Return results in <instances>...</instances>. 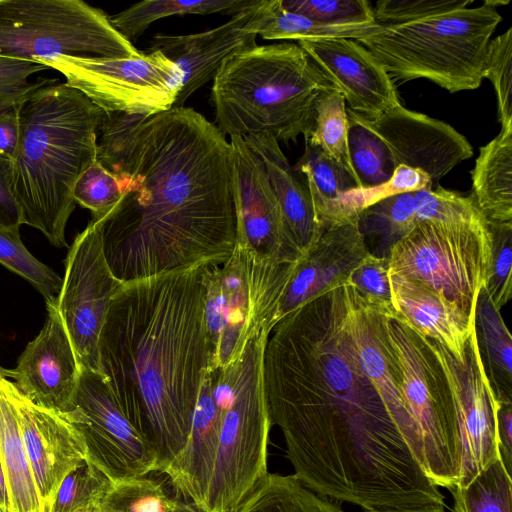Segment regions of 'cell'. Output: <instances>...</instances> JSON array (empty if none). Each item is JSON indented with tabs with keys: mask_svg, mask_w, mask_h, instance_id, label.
Wrapping results in <instances>:
<instances>
[{
	"mask_svg": "<svg viewBox=\"0 0 512 512\" xmlns=\"http://www.w3.org/2000/svg\"><path fill=\"white\" fill-rule=\"evenodd\" d=\"M263 384L293 475L315 493L365 512L445 505L361 367L346 285L275 325L264 352Z\"/></svg>",
	"mask_w": 512,
	"mask_h": 512,
	"instance_id": "1",
	"label": "cell"
},
{
	"mask_svg": "<svg viewBox=\"0 0 512 512\" xmlns=\"http://www.w3.org/2000/svg\"><path fill=\"white\" fill-rule=\"evenodd\" d=\"M97 160L121 198L97 223L116 278L131 282L232 254L236 217L231 146L218 127L188 107L150 116L105 113Z\"/></svg>",
	"mask_w": 512,
	"mask_h": 512,
	"instance_id": "2",
	"label": "cell"
},
{
	"mask_svg": "<svg viewBox=\"0 0 512 512\" xmlns=\"http://www.w3.org/2000/svg\"><path fill=\"white\" fill-rule=\"evenodd\" d=\"M208 266L125 282L110 303L99 336L100 373L154 447L160 473L186 444L209 370L204 316Z\"/></svg>",
	"mask_w": 512,
	"mask_h": 512,
	"instance_id": "3",
	"label": "cell"
},
{
	"mask_svg": "<svg viewBox=\"0 0 512 512\" xmlns=\"http://www.w3.org/2000/svg\"><path fill=\"white\" fill-rule=\"evenodd\" d=\"M105 112L66 82L48 79L20 109V139L12 160L13 193L22 224L58 248L69 247L66 225L75 183L97 159Z\"/></svg>",
	"mask_w": 512,
	"mask_h": 512,
	"instance_id": "4",
	"label": "cell"
},
{
	"mask_svg": "<svg viewBox=\"0 0 512 512\" xmlns=\"http://www.w3.org/2000/svg\"><path fill=\"white\" fill-rule=\"evenodd\" d=\"M332 89L297 43L254 44L227 57L213 78L215 125L230 137L267 133L284 143L300 135L306 139L318 101Z\"/></svg>",
	"mask_w": 512,
	"mask_h": 512,
	"instance_id": "5",
	"label": "cell"
},
{
	"mask_svg": "<svg viewBox=\"0 0 512 512\" xmlns=\"http://www.w3.org/2000/svg\"><path fill=\"white\" fill-rule=\"evenodd\" d=\"M504 1H484L423 20L380 27L355 39L381 63L393 83L424 78L456 93L477 89L484 79L491 37Z\"/></svg>",
	"mask_w": 512,
	"mask_h": 512,
	"instance_id": "6",
	"label": "cell"
},
{
	"mask_svg": "<svg viewBox=\"0 0 512 512\" xmlns=\"http://www.w3.org/2000/svg\"><path fill=\"white\" fill-rule=\"evenodd\" d=\"M269 326L261 328L230 364L209 370L220 410L216 460L203 512H235L268 474L271 420L263 384Z\"/></svg>",
	"mask_w": 512,
	"mask_h": 512,
	"instance_id": "7",
	"label": "cell"
},
{
	"mask_svg": "<svg viewBox=\"0 0 512 512\" xmlns=\"http://www.w3.org/2000/svg\"><path fill=\"white\" fill-rule=\"evenodd\" d=\"M399 368V390L408 421L406 445L437 486H455L462 447L457 410L445 372L429 338L397 313L386 320Z\"/></svg>",
	"mask_w": 512,
	"mask_h": 512,
	"instance_id": "8",
	"label": "cell"
},
{
	"mask_svg": "<svg viewBox=\"0 0 512 512\" xmlns=\"http://www.w3.org/2000/svg\"><path fill=\"white\" fill-rule=\"evenodd\" d=\"M300 260L262 258L236 239L223 264L207 267L204 316L211 347L209 370L238 358L261 328L275 327L278 307Z\"/></svg>",
	"mask_w": 512,
	"mask_h": 512,
	"instance_id": "9",
	"label": "cell"
},
{
	"mask_svg": "<svg viewBox=\"0 0 512 512\" xmlns=\"http://www.w3.org/2000/svg\"><path fill=\"white\" fill-rule=\"evenodd\" d=\"M109 16L81 0H0V56L37 62L58 56L142 54Z\"/></svg>",
	"mask_w": 512,
	"mask_h": 512,
	"instance_id": "10",
	"label": "cell"
},
{
	"mask_svg": "<svg viewBox=\"0 0 512 512\" xmlns=\"http://www.w3.org/2000/svg\"><path fill=\"white\" fill-rule=\"evenodd\" d=\"M491 252L487 222H418L394 245L389 273L418 280L474 314Z\"/></svg>",
	"mask_w": 512,
	"mask_h": 512,
	"instance_id": "11",
	"label": "cell"
},
{
	"mask_svg": "<svg viewBox=\"0 0 512 512\" xmlns=\"http://www.w3.org/2000/svg\"><path fill=\"white\" fill-rule=\"evenodd\" d=\"M37 62L62 73L68 85L105 113L157 114L173 108L181 90L179 69L160 51L131 58L66 55Z\"/></svg>",
	"mask_w": 512,
	"mask_h": 512,
	"instance_id": "12",
	"label": "cell"
},
{
	"mask_svg": "<svg viewBox=\"0 0 512 512\" xmlns=\"http://www.w3.org/2000/svg\"><path fill=\"white\" fill-rule=\"evenodd\" d=\"M68 414L84 438L87 460L112 483L158 472L154 447L101 373L81 368L74 409Z\"/></svg>",
	"mask_w": 512,
	"mask_h": 512,
	"instance_id": "13",
	"label": "cell"
},
{
	"mask_svg": "<svg viewBox=\"0 0 512 512\" xmlns=\"http://www.w3.org/2000/svg\"><path fill=\"white\" fill-rule=\"evenodd\" d=\"M123 284L111 271L99 227L91 220L69 247L56 300L80 368L100 373V332L110 303Z\"/></svg>",
	"mask_w": 512,
	"mask_h": 512,
	"instance_id": "14",
	"label": "cell"
},
{
	"mask_svg": "<svg viewBox=\"0 0 512 512\" xmlns=\"http://www.w3.org/2000/svg\"><path fill=\"white\" fill-rule=\"evenodd\" d=\"M430 341L445 372L457 410L462 464L460 479L455 486L464 487L500 458L498 402L483 369L474 327L461 360L439 342Z\"/></svg>",
	"mask_w": 512,
	"mask_h": 512,
	"instance_id": "15",
	"label": "cell"
},
{
	"mask_svg": "<svg viewBox=\"0 0 512 512\" xmlns=\"http://www.w3.org/2000/svg\"><path fill=\"white\" fill-rule=\"evenodd\" d=\"M236 239L262 258L294 262L304 257L288 235L265 166L243 137H230Z\"/></svg>",
	"mask_w": 512,
	"mask_h": 512,
	"instance_id": "16",
	"label": "cell"
},
{
	"mask_svg": "<svg viewBox=\"0 0 512 512\" xmlns=\"http://www.w3.org/2000/svg\"><path fill=\"white\" fill-rule=\"evenodd\" d=\"M8 390L44 512H50L63 479L87 460L84 438L68 413L37 405L11 380Z\"/></svg>",
	"mask_w": 512,
	"mask_h": 512,
	"instance_id": "17",
	"label": "cell"
},
{
	"mask_svg": "<svg viewBox=\"0 0 512 512\" xmlns=\"http://www.w3.org/2000/svg\"><path fill=\"white\" fill-rule=\"evenodd\" d=\"M269 4L270 0H258L208 31L188 35L159 33L152 38L150 51H160L177 66L181 75V90L174 107H183L196 90L213 80L227 57L256 44Z\"/></svg>",
	"mask_w": 512,
	"mask_h": 512,
	"instance_id": "18",
	"label": "cell"
},
{
	"mask_svg": "<svg viewBox=\"0 0 512 512\" xmlns=\"http://www.w3.org/2000/svg\"><path fill=\"white\" fill-rule=\"evenodd\" d=\"M47 317L27 344L14 369L5 370L16 388L37 405L70 413L81 368L56 303H46Z\"/></svg>",
	"mask_w": 512,
	"mask_h": 512,
	"instance_id": "19",
	"label": "cell"
},
{
	"mask_svg": "<svg viewBox=\"0 0 512 512\" xmlns=\"http://www.w3.org/2000/svg\"><path fill=\"white\" fill-rule=\"evenodd\" d=\"M365 122L386 143L396 167L419 169L436 184L473 155L465 136L451 125L398 104Z\"/></svg>",
	"mask_w": 512,
	"mask_h": 512,
	"instance_id": "20",
	"label": "cell"
},
{
	"mask_svg": "<svg viewBox=\"0 0 512 512\" xmlns=\"http://www.w3.org/2000/svg\"><path fill=\"white\" fill-rule=\"evenodd\" d=\"M297 44L355 113L372 120L400 104L395 85L381 63L355 39L319 38Z\"/></svg>",
	"mask_w": 512,
	"mask_h": 512,
	"instance_id": "21",
	"label": "cell"
},
{
	"mask_svg": "<svg viewBox=\"0 0 512 512\" xmlns=\"http://www.w3.org/2000/svg\"><path fill=\"white\" fill-rule=\"evenodd\" d=\"M367 254L357 222L326 229L300 260L278 307L276 324L301 305L346 285Z\"/></svg>",
	"mask_w": 512,
	"mask_h": 512,
	"instance_id": "22",
	"label": "cell"
},
{
	"mask_svg": "<svg viewBox=\"0 0 512 512\" xmlns=\"http://www.w3.org/2000/svg\"><path fill=\"white\" fill-rule=\"evenodd\" d=\"M221 415L212 392L211 372L204 375L190 433L180 454L163 471L179 497L203 512L219 445Z\"/></svg>",
	"mask_w": 512,
	"mask_h": 512,
	"instance_id": "23",
	"label": "cell"
},
{
	"mask_svg": "<svg viewBox=\"0 0 512 512\" xmlns=\"http://www.w3.org/2000/svg\"><path fill=\"white\" fill-rule=\"evenodd\" d=\"M389 275L392 304L397 315L461 360L474 327V314L418 280Z\"/></svg>",
	"mask_w": 512,
	"mask_h": 512,
	"instance_id": "24",
	"label": "cell"
},
{
	"mask_svg": "<svg viewBox=\"0 0 512 512\" xmlns=\"http://www.w3.org/2000/svg\"><path fill=\"white\" fill-rule=\"evenodd\" d=\"M243 139L262 160L276 195L286 230L302 255L324 232L316 221L308 189L295 174L278 141L270 134H248Z\"/></svg>",
	"mask_w": 512,
	"mask_h": 512,
	"instance_id": "25",
	"label": "cell"
},
{
	"mask_svg": "<svg viewBox=\"0 0 512 512\" xmlns=\"http://www.w3.org/2000/svg\"><path fill=\"white\" fill-rule=\"evenodd\" d=\"M8 381L5 369L0 367V463L7 487L9 512H44L9 394Z\"/></svg>",
	"mask_w": 512,
	"mask_h": 512,
	"instance_id": "26",
	"label": "cell"
},
{
	"mask_svg": "<svg viewBox=\"0 0 512 512\" xmlns=\"http://www.w3.org/2000/svg\"><path fill=\"white\" fill-rule=\"evenodd\" d=\"M295 170L306 178L317 223L323 231L352 223L346 211V195L359 188L355 176L319 148L305 145Z\"/></svg>",
	"mask_w": 512,
	"mask_h": 512,
	"instance_id": "27",
	"label": "cell"
},
{
	"mask_svg": "<svg viewBox=\"0 0 512 512\" xmlns=\"http://www.w3.org/2000/svg\"><path fill=\"white\" fill-rule=\"evenodd\" d=\"M471 176V195L487 222L512 221V131L480 148Z\"/></svg>",
	"mask_w": 512,
	"mask_h": 512,
	"instance_id": "28",
	"label": "cell"
},
{
	"mask_svg": "<svg viewBox=\"0 0 512 512\" xmlns=\"http://www.w3.org/2000/svg\"><path fill=\"white\" fill-rule=\"evenodd\" d=\"M474 330L483 369L497 402H512V338L483 286L476 300Z\"/></svg>",
	"mask_w": 512,
	"mask_h": 512,
	"instance_id": "29",
	"label": "cell"
},
{
	"mask_svg": "<svg viewBox=\"0 0 512 512\" xmlns=\"http://www.w3.org/2000/svg\"><path fill=\"white\" fill-rule=\"evenodd\" d=\"M413 192L387 197L358 216V229L368 253L388 258L396 243L417 225Z\"/></svg>",
	"mask_w": 512,
	"mask_h": 512,
	"instance_id": "30",
	"label": "cell"
},
{
	"mask_svg": "<svg viewBox=\"0 0 512 512\" xmlns=\"http://www.w3.org/2000/svg\"><path fill=\"white\" fill-rule=\"evenodd\" d=\"M258 0H145L109 16L111 24L129 41L136 40L154 21L173 15L237 14Z\"/></svg>",
	"mask_w": 512,
	"mask_h": 512,
	"instance_id": "31",
	"label": "cell"
},
{
	"mask_svg": "<svg viewBox=\"0 0 512 512\" xmlns=\"http://www.w3.org/2000/svg\"><path fill=\"white\" fill-rule=\"evenodd\" d=\"M235 512H344L293 474L268 473Z\"/></svg>",
	"mask_w": 512,
	"mask_h": 512,
	"instance_id": "32",
	"label": "cell"
},
{
	"mask_svg": "<svg viewBox=\"0 0 512 512\" xmlns=\"http://www.w3.org/2000/svg\"><path fill=\"white\" fill-rule=\"evenodd\" d=\"M347 146L359 188H372L387 182L397 168L383 139L362 115L347 108Z\"/></svg>",
	"mask_w": 512,
	"mask_h": 512,
	"instance_id": "33",
	"label": "cell"
},
{
	"mask_svg": "<svg viewBox=\"0 0 512 512\" xmlns=\"http://www.w3.org/2000/svg\"><path fill=\"white\" fill-rule=\"evenodd\" d=\"M381 26H330L286 10L281 0H270L269 8L258 35L266 40H303L319 38L358 39Z\"/></svg>",
	"mask_w": 512,
	"mask_h": 512,
	"instance_id": "34",
	"label": "cell"
},
{
	"mask_svg": "<svg viewBox=\"0 0 512 512\" xmlns=\"http://www.w3.org/2000/svg\"><path fill=\"white\" fill-rule=\"evenodd\" d=\"M448 490L453 498L452 512H511V474L500 458L466 486Z\"/></svg>",
	"mask_w": 512,
	"mask_h": 512,
	"instance_id": "35",
	"label": "cell"
},
{
	"mask_svg": "<svg viewBox=\"0 0 512 512\" xmlns=\"http://www.w3.org/2000/svg\"><path fill=\"white\" fill-rule=\"evenodd\" d=\"M347 135V105L343 95L337 89H332L318 101L313 129L305 141L322 150L354 175L348 154Z\"/></svg>",
	"mask_w": 512,
	"mask_h": 512,
	"instance_id": "36",
	"label": "cell"
},
{
	"mask_svg": "<svg viewBox=\"0 0 512 512\" xmlns=\"http://www.w3.org/2000/svg\"><path fill=\"white\" fill-rule=\"evenodd\" d=\"M20 229H0V263L29 281L46 303H56L62 278L25 247Z\"/></svg>",
	"mask_w": 512,
	"mask_h": 512,
	"instance_id": "37",
	"label": "cell"
},
{
	"mask_svg": "<svg viewBox=\"0 0 512 512\" xmlns=\"http://www.w3.org/2000/svg\"><path fill=\"white\" fill-rule=\"evenodd\" d=\"M176 500L161 481L147 475L113 483L98 508L99 512H169Z\"/></svg>",
	"mask_w": 512,
	"mask_h": 512,
	"instance_id": "38",
	"label": "cell"
},
{
	"mask_svg": "<svg viewBox=\"0 0 512 512\" xmlns=\"http://www.w3.org/2000/svg\"><path fill=\"white\" fill-rule=\"evenodd\" d=\"M418 222L468 224L487 222L472 195L464 197L441 186L413 192Z\"/></svg>",
	"mask_w": 512,
	"mask_h": 512,
	"instance_id": "39",
	"label": "cell"
},
{
	"mask_svg": "<svg viewBox=\"0 0 512 512\" xmlns=\"http://www.w3.org/2000/svg\"><path fill=\"white\" fill-rule=\"evenodd\" d=\"M112 484L96 466L85 460L63 479L50 512H78L98 506Z\"/></svg>",
	"mask_w": 512,
	"mask_h": 512,
	"instance_id": "40",
	"label": "cell"
},
{
	"mask_svg": "<svg viewBox=\"0 0 512 512\" xmlns=\"http://www.w3.org/2000/svg\"><path fill=\"white\" fill-rule=\"evenodd\" d=\"M491 252L484 289L494 306L501 310L512 296V221L487 222Z\"/></svg>",
	"mask_w": 512,
	"mask_h": 512,
	"instance_id": "41",
	"label": "cell"
},
{
	"mask_svg": "<svg viewBox=\"0 0 512 512\" xmlns=\"http://www.w3.org/2000/svg\"><path fill=\"white\" fill-rule=\"evenodd\" d=\"M291 12L330 26L374 25L373 8L367 0H281Z\"/></svg>",
	"mask_w": 512,
	"mask_h": 512,
	"instance_id": "42",
	"label": "cell"
},
{
	"mask_svg": "<svg viewBox=\"0 0 512 512\" xmlns=\"http://www.w3.org/2000/svg\"><path fill=\"white\" fill-rule=\"evenodd\" d=\"M484 78L491 81L496 92L501 131H512V28L491 39Z\"/></svg>",
	"mask_w": 512,
	"mask_h": 512,
	"instance_id": "43",
	"label": "cell"
},
{
	"mask_svg": "<svg viewBox=\"0 0 512 512\" xmlns=\"http://www.w3.org/2000/svg\"><path fill=\"white\" fill-rule=\"evenodd\" d=\"M433 188L428 174L406 165H399L385 183L372 188H354L346 195V211L350 221L357 222L365 208L387 197Z\"/></svg>",
	"mask_w": 512,
	"mask_h": 512,
	"instance_id": "44",
	"label": "cell"
},
{
	"mask_svg": "<svg viewBox=\"0 0 512 512\" xmlns=\"http://www.w3.org/2000/svg\"><path fill=\"white\" fill-rule=\"evenodd\" d=\"M120 198L121 192L115 175L97 159L82 172L73 189L75 203L89 209L92 219L104 216Z\"/></svg>",
	"mask_w": 512,
	"mask_h": 512,
	"instance_id": "45",
	"label": "cell"
},
{
	"mask_svg": "<svg viewBox=\"0 0 512 512\" xmlns=\"http://www.w3.org/2000/svg\"><path fill=\"white\" fill-rule=\"evenodd\" d=\"M346 285L386 315L396 314L392 304L388 258L368 253L350 273Z\"/></svg>",
	"mask_w": 512,
	"mask_h": 512,
	"instance_id": "46",
	"label": "cell"
},
{
	"mask_svg": "<svg viewBox=\"0 0 512 512\" xmlns=\"http://www.w3.org/2000/svg\"><path fill=\"white\" fill-rule=\"evenodd\" d=\"M49 69L46 65L20 58L0 56V113L21 108L48 79L29 82L30 75Z\"/></svg>",
	"mask_w": 512,
	"mask_h": 512,
	"instance_id": "47",
	"label": "cell"
},
{
	"mask_svg": "<svg viewBox=\"0 0 512 512\" xmlns=\"http://www.w3.org/2000/svg\"><path fill=\"white\" fill-rule=\"evenodd\" d=\"M471 0H379L373 8L375 23L396 26L467 8Z\"/></svg>",
	"mask_w": 512,
	"mask_h": 512,
	"instance_id": "48",
	"label": "cell"
},
{
	"mask_svg": "<svg viewBox=\"0 0 512 512\" xmlns=\"http://www.w3.org/2000/svg\"><path fill=\"white\" fill-rule=\"evenodd\" d=\"M21 211L13 193V162L0 155V229H20Z\"/></svg>",
	"mask_w": 512,
	"mask_h": 512,
	"instance_id": "49",
	"label": "cell"
},
{
	"mask_svg": "<svg viewBox=\"0 0 512 512\" xmlns=\"http://www.w3.org/2000/svg\"><path fill=\"white\" fill-rule=\"evenodd\" d=\"M497 440L501 461L506 470L512 471V402L498 403Z\"/></svg>",
	"mask_w": 512,
	"mask_h": 512,
	"instance_id": "50",
	"label": "cell"
},
{
	"mask_svg": "<svg viewBox=\"0 0 512 512\" xmlns=\"http://www.w3.org/2000/svg\"><path fill=\"white\" fill-rule=\"evenodd\" d=\"M20 109L0 113V155L13 160L20 139Z\"/></svg>",
	"mask_w": 512,
	"mask_h": 512,
	"instance_id": "51",
	"label": "cell"
},
{
	"mask_svg": "<svg viewBox=\"0 0 512 512\" xmlns=\"http://www.w3.org/2000/svg\"><path fill=\"white\" fill-rule=\"evenodd\" d=\"M369 512H445V507L442 505H423L405 509H389V510H378Z\"/></svg>",
	"mask_w": 512,
	"mask_h": 512,
	"instance_id": "52",
	"label": "cell"
},
{
	"mask_svg": "<svg viewBox=\"0 0 512 512\" xmlns=\"http://www.w3.org/2000/svg\"><path fill=\"white\" fill-rule=\"evenodd\" d=\"M0 512H9V502L5 477L0 463Z\"/></svg>",
	"mask_w": 512,
	"mask_h": 512,
	"instance_id": "53",
	"label": "cell"
},
{
	"mask_svg": "<svg viewBox=\"0 0 512 512\" xmlns=\"http://www.w3.org/2000/svg\"><path fill=\"white\" fill-rule=\"evenodd\" d=\"M169 512H200L192 503L177 498Z\"/></svg>",
	"mask_w": 512,
	"mask_h": 512,
	"instance_id": "54",
	"label": "cell"
},
{
	"mask_svg": "<svg viewBox=\"0 0 512 512\" xmlns=\"http://www.w3.org/2000/svg\"><path fill=\"white\" fill-rule=\"evenodd\" d=\"M78 512H99L98 506H92L83 510H80Z\"/></svg>",
	"mask_w": 512,
	"mask_h": 512,
	"instance_id": "55",
	"label": "cell"
}]
</instances>
